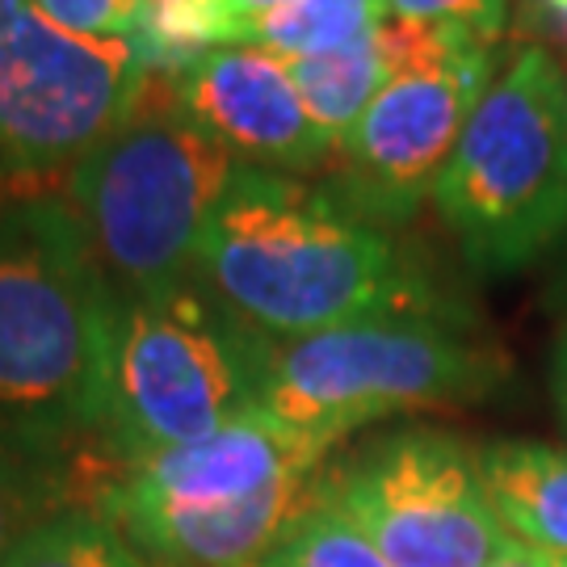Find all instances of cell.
Returning a JSON list of instances; mask_svg holds the SVG:
<instances>
[{
	"label": "cell",
	"instance_id": "22",
	"mask_svg": "<svg viewBox=\"0 0 567 567\" xmlns=\"http://www.w3.org/2000/svg\"><path fill=\"white\" fill-rule=\"evenodd\" d=\"M231 9H236V18H240V25L248 18H261V13H269V9H278V4H286V0H227Z\"/></svg>",
	"mask_w": 567,
	"mask_h": 567
},
{
	"label": "cell",
	"instance_id": "3",
	"mask_svg": "<svg viewBox=\"0 0 567 567\" xmlns=\"http://www.w3.org/2000/svg\"><path fill=\"white\" fill-rule=\"evenodd\" d=\"M240 161L177 102L173 72H143L118 126L68 182L93 252L118 299L198 278V248Z\"/></svg>",
	"mask_w": 567,
	"mask_h": 567
},
{
	"label": "cell",
	"instance_id": "7",
	"mask_svg": "<svg viewBox=\"0 0 567 567\" xmlns=\"http://www.w3.org/2000/svg\"><path fill=\"white\" fill-rule=\"evenodd\" d=\"M274 341L227 311L198 278L122 299L102 437L122 466L194 446L261 408Z\"/></svg>",
	"mask_w": 567,
	"mask_h": 567
},
{
	"label": "cell",
	"instance_id": "13",
	"mask_svg": "<svg viewBox=\"0 0 567 567\" xmlns=\"http://www.w3.org/2000/svg\"><path fill=\"white\" fill-rule=\"evenodd\" d=\"M496 517L522 547L567 555V450L547 442H492L475 450Z\"/></svg>",
	"mask_w": 567,
	"mask_h": 567
},
{
	"label": "cell",
	"instance_id": "15",
	"mask_svg": "<svg viewBox=\"0 0 567 567\" xmlns=\"http://www.w3.org/2000/svg\"><path fill=\"white\" fill-rule=\"evenodd\" d=\"M0 567H147L122 529L93 508H60L9 550Z\"/></svg>",
	"mask_w": 567,
	"mask_h": 567
},
{
	"label": "cell",
	"instance_id": "9",
	"mask_svg": "<svg viewBox=\"0 0 567 567\" xmlns=\"http://www.w3.org/2000/svg\"><path fill=\"white\" fill-rule=\"evenodd\" d=\"M324 496L391 567H487L517 538L487 501L475 450L437 429H400L324 480Z\"/></svg>",
	"mask_w": 567,
	"mask_h": 567
},
{
	"label": "cell",
	"instance_id": "20",
	"mask_svg": "<svg viewBox=\"0 0 567 567\" xmlns=\"http://www.w3.org/2000/svg\"><path fill=\"white\" fill-rule=\"evenodd\" d=\"M547 383H550V404H555V416H559V425L567 429V324H564V332L555 337V349H550Z\"/></svg>",
	"mask_w": 567,
	"mask_h": 567
},
{
	"label": "cell",
	"instance_id": "4",
	"mask_svg": "<svg viewBox=\"0 0 567 567\" xmlns=\"http://www.w3.org/2000/svg\"><path fill=\"white\" fill-rule=\"evenodd\" d=\"M118 307L68 198H0V412L102 433Z\"/></svg>",
	"mask_w": 567,
	"mask_h": 567
},
{
	"label": "cell",
	"instance_id": "6",
	"mask_svg": "<svg viewBox=\"0 0 567 567\" xmlns=\"http://www.w3.org/2000/svg\"><path fill=\"white\" fill-rule=\"evenodd\" d=\"M508 379L505 349L484 341L471 316L365 320L274 341L261 408L332 450L386 416L492 400Z\"/></svg>",
	"mask_w": 567,
	"mask_h": 567
},
{
	"label": "cell",
	"instance_id": "12",
	"mask_svg": "<svg viewBox=\"0 0 567 567\" xmlns=\"http://www.w3.org/2000/svg\"><path fill=\"white\" fill-rule=\"evenodd\" d=\"M76 433L81 429L55 416L0 412V564L42 517L68 508Z\"/></svg>",
	"mask_w": 567,
	"mask_h": 567
},
{
	"label": "cell",
	"instance_id": "8",
	"mask_svg": "<svg viewBox=\"0 0 567 567\" xmlns=\"http://www.w3.org/2000/svg\"><path fill=\"white\" fill-rule=\"evenodd\" d=\"M140 76L131 42L81 39L30 0H0V198H68Z\"/></svg>",
	"mask_w": 567,
	"mask_h": 567
},
{
	"label": "cell",
	"instance_id": "1",
	"mask_svg": "<svg viewBox=\"0 0 567 567\" xmlns=\"http://www.w3.org/2000/svg\"><path fill=\"white\" fill-rule=\"evenodd\" d=\"M198 282L269 341L365 320L466 316L391 227L362 219L328 185L252 164L231 173L206 224Z\"/></svg>",
	"mask_w": 567,
	"mask_h": 567
},
{
	"label": "cell",
	"instance_id": "18",
	"mask_svg": "<svg viewBox=\"0 0 567 567\" xmlns=\"http://www.w3.org/2000/svg\"><path fill=\"white\" fill-rule=\"evenodd\" d=\"M30 4L68 34L105 42H131L143 9V0H30Z\"/></svg>",
	"mask_w": 567,
	"mask_h": 567
},
{
	"label": "cell",
	"instance_id": "10",
	"mask_svg": "<svg viewBox=\"0 0 567 567\" xmlns=\"http://www.w3.org/2000/svg\"><path fill=\"white\" fill-rule=\"evenodd\" d=\"M496 72V47L487 42H463L442 60L400 72L337 147L328 189L370 224H408L433 198Z\"/></svg>",
	"mask_w": 567,
	"mask_h": 567
},
{
	"label": "cell",
	"instance_id": "19",
	"mask_svg": "<svg viewBox=\"0 0 567 567\" xmlns=\"http://www.w3.org/2000/svg\"><path fill=\"white\" fill-rule=\"evenodd\" d=\"M517 25L534 34L529 42L547 47L550 55H567V0H522Z\"/></svg>",
	"mask_w": 567,
	"mask_h": 567
},
{
	"label": "cell",
	"instance_id": "17",
	"mask_svg": "<svg viewBox=\"0 0 567 567\" xmlns=\"http://www.w3.org/2000/svg\"><path fill=\"white\" fill-rule=\"evenodd\" d=\"M391 18L437 30H463L480 42H496L513 25V0H386Z\"/></svg>",
	"mask_w": 567,
	"mask_h": 567
},
{
	"label": "cell",
	"instance_id": "21",
	"mask_svg": "<svg viewBox=\"0 0 567 567\" xmlns=\"http://www.w3.org/2000/svg\"><path fill=\"white\" fill-rule=\"evenodd\" d=\"M487 567H567V555H547V550H534L517 543L508 555H501L496 564H487Z\"/></svg>",
	"mask_w": 567,
	"mask_h": 567
},
{
	"label": "cell",
	"instance_id": "5",
	"mask_svg": "<svg viewBox=\"0 0 567 567\" xmlns=\"http://www.w3.org/2000/svg\"><path fill=\"white\" fill-rule=\"evenodd\" d=\"M433 206L463 261L517 274L567 236V72L522 42L466 118Z\"/></svg>",
	"mask_w": 567,
	"mask_h": 567
},
{
	"label": "cell",
	"instance_id": "16",
	"mask_svg": "<svg viewBox=\"0 0 567 567\" xmlns=\"http://www.w3.org/2000/svg\"><path fill=\"white\" fill-rule=\"evenodd\" d=\"M261 567H391V564L379 555V547L365 538L362 529L353 526L341 508L324 496Z\"/></svg>",
	"mask_w": 567,
	"mask_h": 567
},
{
	"label": "cell",
	"instance_id": "11",
	"mask_svg": "<svg viewBox=\"0 0 567 567\" xmlns=\"http://www.w3.org/2000/svg\"><path fill=\"white\" fill-rule=\"evenodd\" d=\"M177 102L240 164L307 177L332 164V143L307 114L290 63L261 47H215L173 72Z\"/></svg>",
	"mask_w": 567,
	"mask_h": 567
},
{
	"label": "cell",
	"instance_id": "14",
	"mask_svg": "<svg viewBox=\"0 0 567 567\" xmlns=\"http://www.w3.org/2000/svg\"><path fill=\"white\" fill-rule=\"evenodd\" d=\"M391 21L386 0H286L240 25V47H261L278 60H311L341 51Z\"/></svg>",
	"mask_w": 567,
	"mask_h": 567
},
{
	"label": "cell",
	"instance_id": "2",
	"mask_svg": "<svg viewBox=\"0 0 567 567\" xmlns=\"http://www.w3.org/2000/svg\"><path fill=\"white\" fill-rule=\"evenodd\" d=\"M328 446L265 408L194 446L126 466L102 517L168 567H261L324 501Z\"/></svg>",
	"mask_w": 567,
	"mask_h": 567
}]
</instances>
